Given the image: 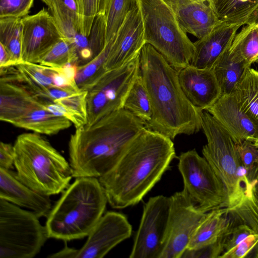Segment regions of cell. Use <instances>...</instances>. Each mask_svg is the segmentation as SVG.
<instances>
[{
	"label": "cell",
	"mask_w": 258,
	"mask_h": 258,
	"mask_svg": "<svg viewBox=\"0 0 258 258\" xmlns=\"http://www.w3.org/2000/svg\"><path fill=\"white\" fill-rule=\"evenodd\" d=\"M49 8L52 3L53 0H41Z\"/></svg>",
	"instance_id": "obj_43"
},
{
	"label": "cell",
	"mask_w": 258,
	"mask_h": 258,
	"mask_svg": "<svg viewBox=\"0 0 258 258\" xmlns=\"http://www.w3.org/2000/svg\"><path fill=\"white\" fill-rule=\"evenodd\" d=\"M78 56L72 42L67 39L62 38L44 55L39 63L56 68L71 62L78 65Z\"/></svg>",
	"instance_id": "obj_33"
},
{
	"label": "cell",
	"mask_w": 258,
	"mask_h": 258,
	"mask_svg": "<svg viewBox=\"0 0 258 258\" xmlns=\"http://www.w3.org/2000/svg\"><path fill=\"white\" fill-rule=\"evenodd\" d=\"M241 61L234 58L229 50L213 68L219 84L221 95L232 94L246 70Z\"/></svg>",
	"instance_id": "obj_28"
},
{
	"label": "cell",
	"mask_w": 258,
	"mask_h": 258,
	"mask_svg": "<svg viewBox=\"0 0 258 258\" xmlns=\"http://www.w3.org/2000/svg\"><path fill=\"white\" fill-rule=\"evenodd\" d=\"M33 212L0 199V257L33 258L48 238Z\"/></svg>",
	"instance_id": "obj_8"
},
{
	"label": "cell",
	"mask_w": 258,
	"mask_h": 258,
	"mask_svg": "<svg viewBox=\"0 0 258 258\" xmlns=\"http://www.w3.org/2000/svg\"><path fill=\"white\" fill-rule=\"evenodd\" d=\"M146 128L145 121L124 108L76 128L68 144L73 177L107 173Z\"/></svg>",
	"instance_id": "obj_2"
},
{
	"label": "cell",
	"mask_w": 258,
	"mask_h": 258,
	"mask_svg": "<svg viewBox=\"0 0 258 258\" xmlns=\"http://www.w3.org/2000/svg\"><path fill=\"white\" fill-rule=\"evenodd\" d=\"M169 198L167 228L160 258H181L206 213L201 210L183 190Z\"/></svg>",
	"instance_id": "obj_12"
},
{
	"label": "cell",
	"mask_w": 258,
	"mask_h": 258,
	"mask_svg": "<svg viewBox=\"0 0 258 258\" xmlns=\"http://www.w3.org/2000/svg\"><path fill=\"white\" fill-rule=\"evenodd\" d=\"M232 94L240 108L258 127V71L249 68ZM258 145V142L255 144Z\"/></svg>",
	"instance_id": "obj_25"
},
{
	"label": "cell",
	"mask_w": 258,
	"mask_h": 258,
	"mask_svg": "<svg viewBox=\"0 0 258 258\" xmlns=\"http://www.w3.org/2000/svg\"><path fill=\"white\" fill-rule=\"evenodd\" d=\"M14 167L18 180L46 196L63 192L73 177L66 159L41 135H19L14 144Z\"/></svg>",
	"instance_id": "obj_5"
},
{
	"label": "cell",
	"mask_w": 258,
	"mask_h": 258,
	"mask_svg": "<svg viewBox=\"0 0 258 258\" xmlns=\"http://www.w3.org/2000/svg\"><path fill=\"white\" fill-rule=\"evenodd\" d=\"M107 203L98 178H76L47 217L48 238L67 242L87 236L103 215Z\"/></svg>",
	"instance_id": "obj_4"
},
{
	"label": "cell",
	"mask_w": 258,
	"mask_h": 258,
	"mask_svg": "<svg viewBox=\"0 0 258 258\" xmlns=\"http://www.w3.org/2000/svg\"><path fill=\"white\" fill-rule=\"evenodd\" d=\"M178 160L183 190L201 210L207 213L228 207L226 187L204 157L193 149L181 153Z\"/></svg>",
	"instance_id": "obj_9"
},
{
	"label": "cell",
	"mask_w": 258,
	"mask_h": 258,
	"mask_svg": "<svg viewBox=\"0 0 258 258\" xmlns=\"http://www.w3.org/2000/svg\"><path fill=\"white\" fill-rule=\"evenodd\" d=\"M140 73L152 107L146 127L172 140L178 135H190L202 129L203 111L194 107L184 95L178 72L151 45L140 51Z\"/></svg>",
	"instance_id": "obj_3"
},
{
	"label": "cell",
	"mask_w": 258,
	"mask_h": 258,
	"mask_svg": "<svg viewBox=\"0 0 258 258\" xmlns=\"http://www.w3.org/2000/svg\"><path fill=\"white\" fill-rule=\"evenodd\" d=\"M132 227L126 216L108 211L101 217L79 249L74 248L73 258H102L112 248L130 237Z\"/></svg>",
	"instance_id": "obj_13"
},
{
	"label": "cell",
	"mask_w": 258,
	"mask_h": 258,
	"mask_svg": "<svg viewBox=\"0 0 258 258\" xmlns=\"http://www.w3.org/2000/svg\"><path fill=\"white\" fill-rule=\"evenodd\" d=\"M202 129L207 139L203 157L226 187L227 208H234L250 197L253 180L242 164L229 132L206 110L202 114Z\"/></svg>",
	"instance_id": "obj_6"
},
{
	"label": "cell",
	"mask_w": 258,
	"mask_h": 258,
	"mask_svg": "<svg viewBox=\"0 0 258 258\" xmlns=\"http://www.w3.org/2000/svg\"><path fill=\"white\" fill-rule=\"evenodd\" d=\"M14 145L1 142L0 143V168L12 170L14 167Z\"/></svg>",
	"instance_id": "obj_40"
},
{
	"label": "cell",
	"mask_w": 258,
	"mask_h": 258,
	"mask_svg": "<svg viewBox=\"0 0 258 258\" xmlns=\"http://www.w3.org/2000/svg\"><path fill=\"white\" fill-rule=\"evenodd\" d=\"M223 233L216 242L212 244L195 249L186 248L181 258L219 257L224 251Z\"/></svg>",
	"instance_id": "obj_39"
},
{
	"label": "cell",
	"mask_w": 258,
	"mask_h": 258,
	"mask_svg": "<svg viewBox=\"0 0 258 258\" xmlns=\"http://www.w3.org/2000/svg\"><path fill=\"white\" fill-rule=\"evenodd\" d=\"M181 89L196 108L207 110L221 95V89L213 69H200L190 64L178 72Z\"/></svg>",
	"instance_id": "obj_17"
},
{
	"label": "cell",
	"mask_w": 258,
	"mask_h": 258,
	"mask_svg": "<svg viewBox=\"0 0 258 258\" xmlns=\"http://www.w3.org/2000/svg\"><path fill=\"white\" fill-rule=\"evenodd\" d=\"M109 1L78 0L82 34L89 36L95 18L99 14H105Z\"/></svg>",
	"instance_id": "obj_34"
},
{
	"label": "cell",
	"mask_w": 258,
	"mask_h": 258,
	"mask_svg": "<svg viewBox=\"0 0 258 258\" xmlns=\"http://www.w3.org/2000/svg\"><path fill=\"white\" fill-rule=\"evenodd\" d=\"M146 44L138 4L127 14L118 29L105 69L106 72L119 68L138 55Z\"/></svg>",
	"instance_id": "obj_16"
},
{
	"label": "cell",
	"mask_w": 258,
	"mask_h": 258,
	"mask_svg": "<svg viewBox=\"0 0 258 258\" xmlns=\"http://www.w3.org/2000/svg\"><path fill=\"white\" fill-rule=\"evenodd\" d=\"M14 66H16V63L6 47L0 44V68Z\"/></svg>",
	"instance_id": "obj_41"
},
{
	"label": "cell",
	"mask_w": 258,
	"mask_h": 258,
	"mask_svg": "<svg viewBox=\"0 0 258 258\" xmlns=\"http://www.w3.org/2000/svg\"><path fill=\"white\" fill-rule=\"evenodd\" d=\"M0 119L13 124L31 110L46 107L39 97L18 77L15 66L0 68Z\"/></svg>",
	"instance_id": "obj_15"
},
{
	"label": "cell",
	"mask_w": 258,
	"mask_h": 258,
	"mask_svg": "<svg viewBox=\"0 0 258 258\" xmlns=\"http://www.w3.org/2000/svg\"><path fill=\"white\" fill-rule=\"evenodd\" d=\"M229 53L242 62L247 68L258 59V29L254 22L247 24L235 35Z\"/></svg>",
	"instance_id": "obj_26"
},
{
	"label": "cell",
	"mask_w": 258,
	"mask_h": 258,
	"mask_svg": "<svg viewBox=\"0 0 258 258\" xmlns=\"http://www.w3.org/2000/svg\"><path fill=\"white\" fill-rule=\"evenodd\" d=\"M140 54L123 66L106 72L87 91V123L123 108L126 96L140 73Z\"/></svg>",
	"instance_id": "obj_10"
},
{
	"label": "cell",
	"mask_w": 258,
	"mask_h": 258,
	"mask_svg": "<svg viewBox=\"0 0 258 258\" xmlns=\"http://www.w3.org/2000/svg\"><path fill=\"white\" fill-rule=\"evenodd\" d=\"M254 22L256 24L258 29V10L254 13L247 24ZM256 63H258V59Z\"/></svg>",
	"instance_id": "obj_42"
},
{
	"label": "cell",
	"mask_w": 258,
	"mask_h": 258,
	"mask_svg": "<svg viewBox=\"0 0 258 258\" xmlns=\"http://www.w3.org/2000/svg\"><path fill=\"white\" fill-rule=\"evenodd\" d=\"M252 234L254 233L248 225L243 223L236 225L230 218L229 225L223 233V253L234 248Z\"/></svg>",
	"instance_id": "obj_36"
},
{
	"label": "cell",
	"mask_w": 258,
	"mask_h": 258,
	"mask_svg": "<svg viewBox=\"0 0 258 258\" xmlns=\"http://www.w3.org/2000/svg\"><path fill=\"white\" fill-rule=\"evenodd\" d=\"M175 157L171 139L146 128L114 167L98 178L108 203L118 209L139 203Z\"/></svg>",
	"instance_id": "obj_1"
},
{
	"label": "cell",
	"mask_w": 258,
	"mask_h": 258,
	"mask_svg": "<svg viewBox=\"0 0 258 258\" xmlns=\"http://www.w3.org/2000/svg\"><path fill=\"white\" fill-rule=\"evenodd\" d=\"M219 258H258V234H252Z\"/></svg>",
	"instance_id": "obj_35"
},
{
	"label": "cell",
	"mask_w": 258,
	"mask_h": 258,
	"mask_svg": "<svg viewBox=\"0 0 258 258\" xmlns=\"http://www.w3.org/2000/svg\"><path fill=\"white\" fill-rule=\"evenodd\" d=\"M138 4V0H109L104 16L107 43L114 36L128 12Z\"/></svg>",
	"instance_id": "obj_32"
},
{
	"label": "cell",
	"mask_w": 258,
	"mask_h": 258,
	"mask_svg": "<svg viewBox=\"0 0 258 258\" xmlns=\"http://www.w3.org/2000/svg\"><path fill=\"white\" fill-rule=\"evenodd\" d=\"M48 9L64 38L72 41L81 33L78 0H53Z\"/></svg>",
	"instance_id": "obj_27"
},
{
	"label": "cell",
	"mask_w": 258,
	"mask_h": 258,
	"mask_svg": "<svg viewBox=\"0 0 258 258\" xmlns=\"http://www.w3.org/2000/svg\"><path fill=\"white\" fill-rule=\"evenodd\" d=\"M22 18H0V44L11 55L16 65L22 58Z\"/></svg>",
	"instance_id": "obj_29"
},
{
	"label": "cell",
	"mask_w": 258,
	"mask_h": 258,
	"mask_svg": "<svg viewBox=\"0 0 258 258\" xmlns=\"http://www.w3.org/2000/svg\"><path fill=\"white\" fill-rule=\"evenodd\" d=\"M237 23L221 22L210 33L194 42L195 50L190 65L213 69L229 50L239 28Z\"/></svg>",
	"instance_id": "obj_19"
},
{
	"label": "cell",
	"mask_w": 258,
	"mask_h": 258,
	"mask_svg": "<svg viewBox=\"0 0 258 258\" xmlns=\"http://www.w3.org/2000/svg\"><path fill=\"white\" fill-rule=\"evenodd\" d=\"M236 148L242 164L253 179L258 161L257 147L250 141L244 140L236 144Z\"/></svg>",
	"instance_id": "obj_38"
},
{
	"label": "cell",
	"mask_w": 258,
	"mask_h": 258,
	"mask_svg": "<svg viewBox=\"0 0 258 258\" xmlns=\"http://www.w3.org/2000/svg\"><path fill=\"white\" fill-rule=\"evenodd\" d=\"M222 22L246 25L258 10V0H207Z\"/></svg>",
	"instance_id": "obj_24"
},
{
	"label": "cell",
	"mask_w": 258,
	"mask_h": 258,
	"mask_svg": "<svg viewBox=\"0 0 258 258\" xmlns=\"http://www.w3.org/2000/svg\"><path fill=\"white\" fill-rule=\"evenodd\" d=\"M170 207V198L163 195L151 197L145 204L130 258H160Z\"/></svg>",
	"instance_id": "obj_11"
},
{
	"label": "cell",
	"mask_w": 258,
	"mask_h": 258,
	"mask_svg": "<svg viewBox=\"0 0 258 258\" xmlns=\"http://www.w3.org/2000/svg\"><path fill=\"white\" fill-rule=\"evenodd\" d=\"M22 25L23 62L39 63L52 47L64 38L49 11L44 8L23 18Z\"/></svg>",
	"instance_id": "obj_14"
},
{
	"label": "cell",
	"mask_w": 258,
	"mask_h": 258,
	"mask_svg": "<svg viewBox=\"0 0 258 258\" xmlns=\"http://www.w3.org/2000/svg\"><path fill=\"white\" fill-rule=\"evenodd\" d=\"M229 223L227 208L206 213L196 229L187 248H197L216 242Z\"/></svg>",
	"instance_id": "obj_23"
},
{
	"label": "cell",
	"mask_w": 258,
	"mask_h": 258,
	"mask_svg": "<svg viewBox=\"0 0 258 258\" xmlns=\"http://www.w3.org/2000/svg\"><path fill=\"white\" fill-rule=\"evenodd\" d=\"M0 199L47 218L52 208L49 196L32 190L17 177L16 172L0 168Z\"/></svg>",
	"instance_id": "obj_20"
},
{
	"label": "cell",
	"mask_w": 258,
	"mask_h": 258,
	"mask_svg": "<svg viewBox=\"0 0 258 258\" xmlns=\"http://www.w3.org/2000/svg\"><path fill=\"white\" fill-rule=\"evenodd\" d=\"M207 111L231 135L236 144L258 142V127L240 108L233 94H222Z\"/></svg>",
	"instance_id": "obj_18"
},
{
	"label": "cell",
	"mask_w": 258,
	"mask_h": 258,
	"mask_svg": "<svg viewBox=\"0 0 258 258\" xmlns=\"http://www.w3.org/2000/svg\"><path fill=\"white\" fill-rule=\"evenodd\" d=\"M123 108L145 122L149 121L151 118V101L140 73L136 78L126 96Z\"/></svg>",
	"instance_id": "obj_30"
},
{
	"label": "cell",
	"mask_w": 258,
	"mask_h": 258,
	"mask_svg": "<svg viewBox=\"0 0 258 258\" xmlns=\"http://www.w3.org/2000/svg\"><path fill=\"white\" fill-rule=\"evenodd\" d=\"M168 5L174 13L182 30L198 39L208 34L222 22L206 2L188 1Z\"/></svg>",
	"instance_id": "obj_21"
},
{
	"label": "cell",
	"mask_w": 258,
	"mask_h": 258,
	"mask_svg": "<svg viewBox=\"0 0 258 258\" xmlns=\"http://www.w3.org/2000/svg\"><path fill=\"white\" fill-rule=\"evenodd\" d=\"M72 123L56 115L45 107L35 108L17 119L12 125L40 135H54L69 128Z\"/></svg>",
	"instance_id": "obj_22"
},
{
	"label": "cell",
	"mask_w": 258,
	"mask_h": 258,
	"mask_svg": "<svg viewBox=\"0 0 258 258\" xmlns=\"http://www.w3.org/2000/svg\"><path fill=\"white\" fill-rule=\"evenodd\" d=\"M35 0H0V18H23L28 15Z\"/></svg>",
	"instance_id": "obj_37"
},
{
	"label": "cell",
	"mask_w": 258,
	"mask_h": 258,
	"mask_svg": "<svg viewBox=\"0 0 258 258\" xmlns=\"http://www.w3.org/2000/svg\"><path fill=\"white\" fill-rule=\"evenodd\" d=\"M257 146V148H258V145H257V146ZM258 171V161H257V166H256V170H255V173H256V171Z\"/></svg>",
	"instance_id": "obj_44"
},
{
	"label": "cell",
	"mask_w": 258,
	"mask_h": 258,
	"mask_svg": "<svg viewBox=\"0 0 258 258\" xmlns=\"http://www.w3.org/2000/svg\"><path fill=\"white\" fill-rule=\"evenodd\" d=\"M146 43L151 45L177 71L190 64L194 42L164 0H138Z\"/></svg>",
	"instance_id": "obj_7"
},
{
	"label": "cell",
	"mask_w": 258,
	"mask_h": 258,
	"mask_svg": "<svg viewBox=\"0 0 258 258\" xmlns=\"http://www.w3.org/2000/svg\"><path fill=\"white\" fill-rule=\"evenodd\" d=\"M227 210L235 224H246L254 233L258 234V171L252 180L250 197L236 207Z\"/></svg>",
	"instance_id": "obj_31"
}]
</instances>
